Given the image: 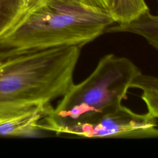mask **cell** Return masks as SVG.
<instances>
[{"instance_id":"cell-1","label":"cell","mask_w":158,"mask_h":158,"mask_svg":"<svg viewBox=\"0 0 158 158\" xmlns=\"http://www.w3.org/2000/svg\"><path fill=\"white\" fill-rule=\"evenodd\" d=\"M114 23L108 11L80 0H42L0 38V59L60 46L82 48Z\"/></svg>"},{"instance_id":"cell-2","label":"cell","mask_w":158,"mask_h":158,"mask_svg":"<svg viewBox=\"0 0 158 158\" xmlns=\"http://www.w3.org/2000/svg\"><path fill=\"white\" fill-rule=\"evenodd\" d=\"M81 49L60 46L0 59V120L64 96L74 84Z\"/></svg>"},{"instance_id":"cell-3","label":"cell","mask_w":158,"mask_h":158,"mask_svg":"<svg viewBox=\"0 0 158 158\" xmlns=\"http://www.w3.org/2000/svg\"><path fill=\"white\" fill-rule=\"evenodd\" d=\"M141 72L129 59L109 54L103 56L93 72L73 84L39 129L59 135L64 128L91 120L122 105L134 79Z\"/></svg>"},{"instance_id":"cell-4","label":"cell","mask_w":158,"mask_h":158,"mask_svg":"<svg viewBox=\"0 0 158 158\" xmlns=\"http://www.w3.org/2000/svg\"><path fill=\"white\" fill-rule=\"evenodd\" d=\"M157 119L148 113L136 114L121 105L96 118L62 129L59 135L87 138H146L158 137Z\"/></svg>"},{"instance_id":"cell-5","label":"cell","mask_w":158,"mask_h":158,"mask_svg":"<svg viewBox=\"0 0 158 158\" xmlns=\"http://www.w3.org/2000/svg\"><path fill=\"white\" fill-rule=\"evenodd\" d=\"M52 109L51 103L39 104L0 120V136H19L35 132Z\"/></svg>"},{"instance_id":"cell-6","label":"cell","mask_w":158,"mask_h":158,"mask_svg":"<svg viewBox=\"0 0 158 158\" xmlns=\"http://www.w3.org/2000/svg\"><path fill=\"white\" fill-rule=\"evenodd\" d=\"M106 33H133L141 36L158 50V14L153 15L147 11L127 24L110 26Z\"/></svg>"},{"instance_id":"cell-7","label":"cell","mask_w":158,"mask_h":158,"mask_svg":"<svg viewBox=\"0 0 158 158\" xmlns=\"http://www.w3.org/2000/svg\"><path fill=\"white\" fill-rule=\"evenodd\" d=\"M145 0H114L109 13L114 23L127 24L149 11Z\"/></svg>"},{"instance_id":"cell-8","label":"cell","mask_w":158,"mask_h":158,"mask_svg":"<svg viewBox=\"0 0 158 158\" xmlns=\"http://www.w3.org/2000/svg\"><path fill=\"white\" fill-rule=\"evenodd\" d=\"M25 10V0H0V38L15 25Z\"/></svg>"},{"instance_id":"cell-9","label":"cell","mask_w":158,"mask_h":158,"mask_svg":"<svg viewBox=\"0 0 158 158\" xmlns=\"http://www.w3.org/2000/svg\"><path fill=\"white\" fill-rule=\"evenodd\" d=\"M130 88L144 90H155L158 91V77L139 73L133 81Z\"/></svg>"},{"instance_id":"cell-10","label":"cell","mask_w":158,"mask_h":158,"mask_svg":"<svg viewBox=\"0 0 158 158\" xmlns=\"http://www.w3.org/2000/svg\"><path fill=\"white\" fill-rule=\"evenodd\" d=\"M143 91L141 99L147 107V113L151 117L158 118V91L155 90Z\"/></svg>"},{"instance_id":"cell-11","label":"cell","mask_w":158,"mask_h":158,"mask_svg":"<svg viewBox=\"0 0 158 158\" xmlns=\"http://www.w3.org/2000/svg\"><path fill=\"white\" fill-rule=\"evenodd\" d=\"M80 1L86 5L99 8V9L107 10L109 12L111 10L113 6V2H114V0H80Z\"/></svg>"},{"instance_id":"cell-12","label":"cell","mask_w":158,"mask_h":158,"mask_svg":"<svg viewBox=\"0 0 158 158\" xmlns=\"http://www.w3.org/2000/svg\"><path fill=\"white\" fill-rule=\"evenodd\" d=\"M41 1H42V0H25V12L27 10L37 5Z\"/></svg>"},{"instance_id":"cell-13","label":"cell","mask_w":158,"mask_h":158,"mask_svg":"<svg viewBox=\"0 0 158 158\" xmlns=\"http://www.w3.org/2000/svg\"><path fill=\"white\" fill-rule=\"evenodd\" d=\"M157 2H158V0H157Z\"/></svg>"}]
</instances>
